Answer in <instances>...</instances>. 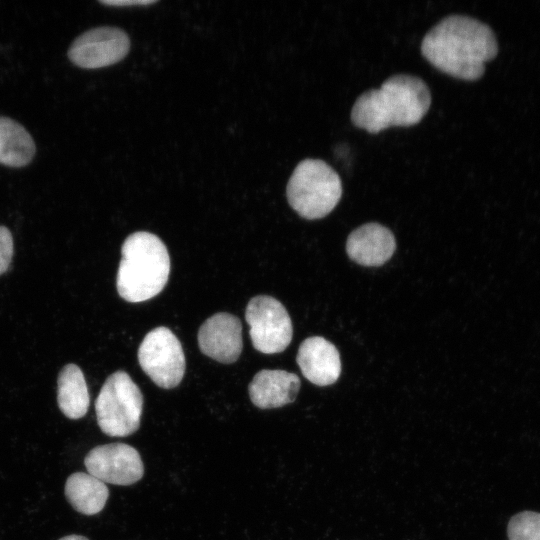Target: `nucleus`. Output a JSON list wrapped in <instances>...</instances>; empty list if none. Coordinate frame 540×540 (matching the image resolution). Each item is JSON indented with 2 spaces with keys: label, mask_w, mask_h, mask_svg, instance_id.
I'll list each match as a JSON object with an SVG mask.
<instances>
[{
  "label": "nucleus",
  "mask_w": 540,
  "mask_h": 540,
  "mask_svg": "<svg viewBox=\"0 0 540 540\" xmlns=\"http://www.w3.org/2000/svg\"><path fill=\"white\" fill-rule=\"evenodd\" d=\"M498 51L496 37L485 23L467 15L450 14L423 37L421 52L435 67L454 77L475 80L485 62Z\"/></svg>",
  "instance_id": "nucleus-1"
},
{
  "label": "nucleus",
  "mask_w": 540,
  "mask_h": 540,
  "mask_svg": "<svg viewBox=\"0 0 540 540\" xmlns=\"http://www.w3.org/2000/svg\"><path fill=\"white\" fill-rule=\"evenodd\" d=\"M431 105L426 82L415 75L399 73L388 77L379 88L361 93L351 109L357 127L376 133L391 125L418 123Z\"/></svg>",
  "instance_id": "nucleus-2"
},
{
  "label": "nucleus",
  "mask_w": 540,
  "mask_h": 540,
  "mask_svg": "<svg viewBox=\"0 0 540 540\" xmlns=\"http://www.w3.org/2000/svg\"><path fill=\"white\" fill-rule=\"evenodd\" d=\"M169 273V253L158 236L138 231L125 239L116 279L121 298L138 303L155 297L165 287Z\"/></svg>",
  "instance_id": "nucleus-3"
},
{
  "label": "nucleus",
  "mask_w": 540,
  "mask_h": 540,
  "mask_svg": "<svg viewBox=\"0 0 540 540\" xmlns=\"http://www.w3.org/2000/svg\"><path fill=\"white\" fill-rule=\"evenodd\" d=\"M290 206L305 219L330 213L342 196L339 174L322 159L306 158L291 174L286 188Z\"/></svg>",
  "instance_id": "nucleus-4"
},
{
  "label": "nucleus",
  "mask_w": 540,
  "mask_h": 540,
  "mask_svg": "<svg viewBox=\"0 0 540 540\" xmlns=\"http://www.w3.org/2000/svg\"><path fill=\"white\" fill-rule=\"evenodd\" d=\"M143 395L128 373L111 374L95 400L97 423L110 437H126L140 427Z\"/></svg>",
  "instance_id": "nucleus-5"
},
{
  "label": "nucleus",
  "mask_w": 540,
  "mask_h": 540,
  "mask_svg": "<svg viewBox=\"0 0 540 540\" xmlns=\"http://www.w3.org/2000/svg\"><path fill=\"white\" fill-rule=\"evenodd\" d=\"M138 361L150 379L163 389L179 385L185 373L182 345L167 327L151 330L138 349Z\"/></svg>",
  "instance_id": "nucleus-6"
},
{
  "label": "nucleus",
  "mask_w": 540,
  "mask_h": 540,
  "mask_svg": "<svg viewBox=\"0 0 540 540\" xmlns=\"http://www.w3.org/2000/svg\"><path fill=\"white\" fill-rule=\"evenodd\" d=\"M245 319L253 347L265 354L284 351L293 336L290 316L277 299L258 295L247 304Z\"/></svg>",
  "instance_id": "nucleus-7"
},
{
  "label": "nucleus",
  "mask_w": 540,
  "mask_h": 540,
  "mask_svg": "<svg viewBox=\"0 0 540 540\" xmlns=\"http://www.w3.org/2000/svg\"><path fill=\"white\" fill-rule=\"evenodd\" d=\"M89 474L104 483L128 486L144 474L139 452L125 443H109L92 448L84 458Z\"/></svg>",
  "instance_id": "nucleus-8"
},
{
  "label": "nucleus",
  "mask_w": 540,
  "mask_h": 540,
  "mask_svg": "<svg viewBox=\"0 0 540 540\" xmlns=\"http://www.w3.org/2000/svg\"><path fill=\"white\" fill-rule=\"evenodd\" d=\"M130 48L125 31L117 27L102 26L90 29L71 44L68 57L81 68L95 69L122 60Z\"/></svg>",
  "instance_id": "nucleus-9"
},
{
  "label": "nucleus",
  "mask_w": 540,
  "mask_h": 540,
  "mask_svg": "<svg viewBox=\"0 0 540 540\" xmlns=\"http://www.w3.org/2000/svg\"><path fill=\"white\" fill-rule=\"evenodd\" d=\"M198 346L201 352L220 363H234L242 352V325L227 312L209 317L199 328Z\"/></svg>",
  "instance_id": "nucleus-10"
},
{
  "label": "nucleus",
  "mask_w": 540,
  "mask_h": 540,
  "mask_svg": "<svg viewBox=\"0 0 540 540\" xmlns=\"http://www.w3.org/2000/svg\"><path fill=\"white\" fill-rule=\"evenodd\" d=\"M395 249L393 233L376 222L359 226L349 234L346 242L349 258L368 267L383 265L392 257Z\"/></svg>",
  "instance_id": "nucleus-11"
},
{
  "label": "nucleus",
  "mask_w": 540,
  "mask_h": 540,
  "mask_svg": "<svg viewBox=\"0 0 540 540\" xmlns=\"http://www.w3.org/2000/svg\"><path fill=\"white\" fill-rule=\"evenodd\" d=\"M296 361L304 377L318 386L335 383L341 374L337 348L320 336L309 337L301 343Z\"/></svg>",
  "instance_id": "nucleus-12"
},
{
  "label": "nucleus",
  "mask_w": 540,
  "mask_h": 540,
  "mask_svg": "<svg viewBox=\"0 0 540 540\" xmlns=\"http://www.w3.org/2000/svg\"><path fill=\"white\" fill-rule=\"evenodd\" d=\"M300 385L301 381L294 373L264 369L255 374L248 392L256 407L272 409L294 402Z\"/></svg>",
  "instance_id": "nucleus-13"
},
{
  "label": "nucleus",
  "mask_w": 540,
  "mask_h": 540,
  "mask_svg": "<svg viewBox=\"0 0 540 540\" xmlns=\"http://www.w3.org/2000/svg\"><path fill=\"white\" fill-rule=\"evenodd\" d=\"M64 494L74 510L84 515L102 511L109 497L106 483L86 472L71 474L65 483Z\"/></svg>",
  "instance_id": "nucleus-14"
},
{
  "label": "nucleus",
  "mask_w": 540,
  "mask_h": 540,
  "mask_svg": "<svg viewBox=\"0 0 540 540\" xmlns=\"http://www.w3.org/2000/svg\"><path fill=\"white\" fill-rule=\"evenodd\" d=\"M57 403L69 419L85 416L90 404L87 383L82 370L75 364L65 365L57 379Z\"/></svg>",
  "instance_id": "nucleus-15"
},
{
  "label": "nucleus",
  "mask_w": 540,
  "mask_h": 540,
  "mask_svg": "<svg viewBox=\"0 0 540 540\" xmlns=\"http://www.w3.org/2000/svg\"><path fill=\"white\" fill-rule=\"evenodd\" d=\"M35 150L32 136L21 124L0 116V163L10 167L25 166Z\"/></svg>",
  "instance_id": "nucleus-16"
},
{
  "label": "nucleus",
  "mask_w": 540,
  "mask_h": 540,
  "mask_svg": "<svg viewBox=\"0 0 540 540\" xmlns=\"http://www.w3.org/2000/svg\"><path fill=\"white\" fill-rule=\"evenodd\" d=\"M507 532L509 540H540V513L523 511L514 515Z\"/></svg>",
  "instance_id": "nucleus-17"
},
{
  "label": "nucleus",
  "mask_w": 540,
  "mask_h": 540,
  "mask_svg": "<svg viewBox=\"0 0 540 540\" xmlns=\"http://www.w3.org/2000/svg\"><path fill=\"white\" fill-rule=\"evenodd\" d=\"M14 252L13 236L6 226H0V275L4 274L11 263Z\"/></svg>",
  "instance_id": "nucleus-18"
},
{
  "label": "nucleus",
  "mask_w": 540,
  "mask_h": 540,
  "mask_svg": "<svg viewBox=\"0 0 540 540\" xmlns=\"http://www.w3.org/2000/svg\"><path fill=\"white\" fill-rule=\"evenodd\" d=\"M157 0H100V3L110 6L149 5Z\"/></svg>",
  "instance_id": "nucleus-19"
},
{
  "label": "nucleus",
  "mask_w": 540,
  "mask_h": 540,
  "mask_svg": "<svg viewBox=\"0 0 540 540\" xmlns=\"http://www.w3.org/2000/svg\"><path fill=\"white\" fill-rule=\"evenodd\" d=\"M59 540H89L83 535L71 534L60 538Z\"/></svg>",
  "instance_id": "nucleus-20"
}]
</instances>
